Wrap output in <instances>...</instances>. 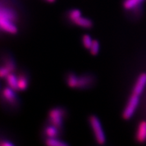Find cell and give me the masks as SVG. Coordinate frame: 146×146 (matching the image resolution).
Returning <instances> with one entry per match:
<instances>
[{"instance_id":"1","label":"cell","mask_w":146,"mask_h":146,"mask_svg":"<svg viewBox=\"0 0 146 146\" xmlns=\"http://www.w3.org/2000/svg\"><path fill=\"white\" fill-rule=\"evenodd\" d=\"M18 14L13 8L0 3V31L8 34L18 33Z\"/></svg>"},{"instance_id":"2","label":"cell","mask_w":146,"mask_h":146,"mask_svg":"<svg viewBox=\"0 0 146 146\" xmlns=\"http://www.w3.org/2000/svg\"><path fill=\"white\" fill-rule=\"evenodd\" d=\"M0 100L2 106L8 111H14L19 109L20 99L17 91L7 86L4 87L0 93Z\"/></svg>"},{"instance_id":"3","label":"cell","mask_w":146,"mask_h":146,"mask_svg":"<svg viewBox=\"0 0 146 146\" xmlns=\"http://www.w3.org/2000/svg\"><path fill=\"white\" fill-rule=\"evenodd\" d=\"M66 112L65 108L63 107H57L52 108L48 113L47 122L62 130L66 116Z\"/></svg>"},{"instance_id":"4","label":"cell","mask_w":146,"mask_h":146,"mask_svg":"<svg viewBox=\"0 0 146 146\" xmlns=\"http://www.w3.org/2000/svg\"><path fill=\"white\" fill-rule=\"evenodd\" d=\"M89 123L96 141L100 145L104 144L106 143V136L99 119L96 116H91L89 118Z\"/></svg>"},{"instance_id":"5","label":"cell","mask_w":146,"mask_h":146,"mask_svg":"<svg viewBox=\"0 0 146 146\" xmlns=\"http://www.w3.org/2000/svg\"><path fill=\"white\" fill-rule=\"evenodd\" d=\"M139 96L133 94L128 100L126 106L125 107L122 113V117L125 119H130L133 117L139 105Z\"/></svg>"},{"instance_id":"6","label":"cell","mask_w":146,"mask_h":146,"mask_svg":"<svg viewBox=\"0 0 146 146\" xmlns=\"http://www.w3.org/2000/svg\"><path fill=\"white\" fill-rule=\"evenodd\" d=\"M17 88L18 91H23L29 88L30 84L29 74L25 70H21L17 73Z\"/></svg>"},{"instance_id":"7","label":"cell","mask_w":146,"mask_h":146,"mask_svg":"<svg viewBox=\"0 0 146 146\" xmlns=\"http://www.w3.org/2000/svg\"><path fill=\"white\" fill-rule=\"evenodd\" d=\"M0 65L6 68L11 73L17 71V65L15 58L9 54H5L2 56Z\"/></svg>"},{"instance_id":"8","label":"cell","mask_w":146,"mask_h":146,"mask_svg":"<svg viewBox=\"0 0 146 146\" xmlns=\"http://www.w3.org/2000/svg\"><path fill=\"white\" fill-rule=\"evenodd\" d=\"M146 0H123L122 6L125 11L138 13L141 11L143 4Z\"/></svg>"},{"instance_id":"9","label":"cell","mask_w":146,"mask_h":146,"mask_svg":"<svg viewBox=\"0 0 146 146\" xmlns=\"http://www.w3.org/2000/svg\"><path fill=\"white\" fill-rule=\"evenodd\" d=\"M60 130L47 122L43 129V135L44 139L60 138Z\"/></svg>"},{"instance_id":"10","label":"cell","mask_w":146,"mask_h":146,"mask_svg":"<svg viewBox=\"0 0 146 146\" xmlns=\"http://www.w3.org/2000/svg\"><path fill=\"white\" fill-rule=\"evenodd\" d=\"M146 86V73L141 74L135 82L133 89V94L139 96L143 93Z\"/></svg>"},{"instance_id":"11","label":"cell","mask_w":146,"mask_h":146,"mask_svg":"<svg viewBox=\"0 0 146 146\" xmlns=\"http://www.w3.org/2000/svg\"><path fill=\"white\" fill-rule=\"evenodd\" d=\"M93 77L90 75H77L76 89H84L88 88L93 84Z\"/></svg>"},{"instance_id":"12","label":"cell","mask_w":146,"mask_h":146,"mask_svg":"<svg viewBox=\"0 0 146 146\" xmlns=\"http://www.w3.org/2000/svg\"><path fill=\"white\" fill-rule=\"evenodd\" d=\"M136 138L140 143H144L146 141V121H141L138 124L136 131Z\"/></svg>"},{"instance_id":"13","label":"cell","mask_w":146,"mask_h":146,"mask_svg":"<svg viewBox=\"0 0 146 146\" xmlns=\"http://www.w3.org/2000/svg\"><path fill=\"white\" fill-rule=\"evenodd\" d=\"M72 23L84 29H90L93 27V21L89 18L82 16L77 18Z\"/></svg>"},{"instance_id":"14","label":"cell","mask_w":146,"mask_h":146,"mask_svg":"<svg viewBox=\"0 0 146 146\" xmlns=\"http://www.w3.org/2000/svg\"><path fill=\"white\" fill-rule=\"evenodd\" d=\"M45 143L50 146H66L68 144L62 140L60 138L44 139Z\"/></svg>"},{"instance_id":"15","label":"cell","mask_w":146,"mask_h":146,"mask_svg":"<svg viewBox=\"0 0 146 146\" xmlns=\"http://www.w3.org/2000/svg\"><path fill=\"white\" fill-rule=\"evenodd\" d=\"M82 16V13L81 11L79 9H71V10H70L68 12L67 17H68V19L69 20L71 23H72L75 20H76L77 18H79L80 17Z\"/></svg>"},{"instance_id":"16","label":"cell","mask_w":146,"mask_h":146,"mask_svg":"<svg viewBox=\"0 0 146 146\" xmlns=\"http://www.w3.org/2000/svg\"><path fill=\"white\" fill-rule=\"evenodd\" d=\"M93 40L91 38V36L88 34H85L82 36V42L84 46L87 49H89L91 44L93 43Z\"/></svg>"},{"instance_id":"17","label":"cell","mask_w":146,"mask_h":146,"mask_svg":"<svg viewBox=\"0 0 146 146\" xmlns=\"http://www.w3.org/2000/svg\"><path fill=\"white\" fill-rule=\"evenodd\" d=\"M89 50L90 53L92 54L93 56H96V55H98L100 50V44L98 41L93 40V43L91 44V46H90Z\"/></svg>"},{"instance_id":"18","label":"cell","mask_w":146,"mask_h":146,"mask_svg":"<svg viewBox=\"0 0 146 146\" xmlns=\"http://www.w3.org/2000/svg\"><path fill=\"white\" fill-rule=\"evenodd\" d=\"M46 1H47L48 3H54L56 0H45Z\"/></svg>"}]
</instances>
